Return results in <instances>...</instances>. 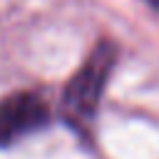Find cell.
I'll use <instances>...</instances> for the list:
<instances>
[{
    "instance_id": "obj_2",
    "label": "cell",
    "mask_w": 159,
    "mask_h": 159,
    "mask_svg": "<svg viewBox=\"0 0 159 159\" xmlns=\"http://www.w3.org/2000/svg\"><path fill=\"white\" fill-rule=\"evenodd\" d=\"M50 122V109L32 92H15L0 102V147H10L22 137L40 132Z\"/></svg>"
},
{
    "instance_id": "obj_3",
    "label": "cell",
    "mask_w": 159,
    "mask_h": 159,
    "mask_svg": "<svg viewBox=\"0 0 159 159\" xmlns=\"http://www.w3.org/2000/svg\"><path fill=\"white\" fill-rule=\"evenodd\" d=\"M149 5H154V7H159V0H147Z\"/></svg>"
},
{
    "instance_id": "obj_1",
    "label": "cell",
    "mask_w": 159,
    "mask_h": 159,
    "mask_svg": "<svg viewBox=\"0 0 159 159\" xmlns=\"http://www.w3.org/2000/svg\"><path fill=\"white\" fill-rule=\"evenodd\" d=\"M114 60H117V47L112 42H99L92 50V55L84 60V65L75 72V77L67 82L62 92L60 112H62V119L77 132L89 129L97 114L104 84L114 67Z\"/></svg>"
}]
</instances>
